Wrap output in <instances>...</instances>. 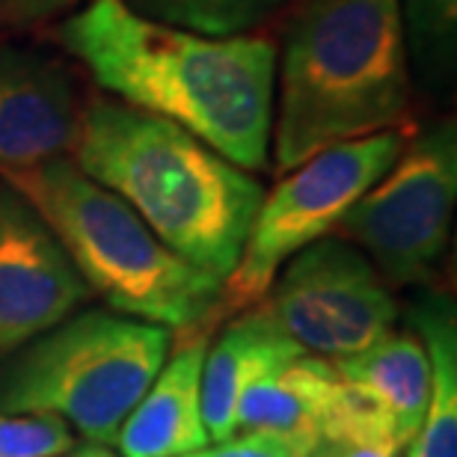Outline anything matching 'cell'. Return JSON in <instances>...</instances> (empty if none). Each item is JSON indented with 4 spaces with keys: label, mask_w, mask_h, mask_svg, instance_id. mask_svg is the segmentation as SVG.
<instances>
[{
    "label": "cell",
    "mask_w": 457,
    "mask_h": 457,
    "mask_svg": "<svg viewBox=\"0 0 457 457\" xmlns=\"http://www.w3.org/2000/svg\"><path fill=\"white\" fill-rule=\"evenodd\" d=\"M60 45L125 104L185 128L241 170L268 163L277 48L264 36H203L152 21L125 0H89Z\"/></svg>",
    "instance_id": "1"
},
{
    "label": "cell",
    "mask_w": 457,
    "mask_h": 457,
    "mask_svg": "<svg viewBox=\"0 0 457 457\" xmlns=\"http://www.w3.org/2000/svg\"><path fill=\"white\" fill-rule=\"evenodd\" d=\"M71 154L176 255L217 282L235 270L264 196L246 170L185 128L119 102L80 113Z\"/></svg>",
    "instance_id": "2"
},
{
    "label": "cell",
    "mask_w": 457,
    "mask_h": 457,
    "mask_svg": "<svg viewBox=\"0 0 457 457\" xmlns=\"http://www.w3.org/2000/svg\"><path fill=\"white\" fill-rule=\"evenodd\" d=\"M407 111L398 0H309L282 42L277 170L291 172L330 145L398 128Z\"/></svg>",
    "instance_id": "3"
},
{
    "label": "cell",
    "mask_w": 457,
    "mask_h": 457,
    "mask_svg": "<svg viewBox=\"0 0 457 457\" xmlns=\"http://www.w3.org/2000/svg\"><path fill=\"white\" fill-rule=\"evenodd\" d=\"M4 181L48 223L87 288L116 312L167 330L220 321L223 282L172 253L131 205L80 172L75 161L54 158L6 172Z\"/></svg>",
    "instance_id": "4"
},
{
    "label": "cell",
    "mask_w": 457,
    "mask_h": 457,
    "mask_svg": "<svg viewBox=\"0 0 457 457\" xmlns=\"http://www.w3.org/2000/svg\"><path fill=\"white\" fill-rule=\"evenodd\" d=\"M172 330L80 312L24 345L0 374V413L57 416L93 445L116 440L170 353Z\"/></svg>",
    "instance_id": "5"
},
{
    "label": "cell",
    "mask_w": 457,
    "mask_h": 457,
    "mask_svg": "<svg viewBox=\"0 0 457 457\" xmlns=\"http://www.w3.org/2000/svg\"><path fill=\"white\" fill-rule=\"evenodd\" d=\"M404 145L407 131L401 128L330 145L262 196L241 259L223 279L220 318L262 303L282 264L333 235L342 217L386 176Z\"/></svg>",
    "instance_id": "6"
},
{
    "label": "cell",
    "mask_w": 457,
    "mask_h": 457,
    "mask_svg": "<svg viewBox=\"0 0 457 457\" xmlns=\"http://www.w3.org/2000/svg\"><path fill=\"white\" fill-rule=\"evenodd\" d=\"M457 203V131L443 122L404 145L378 185L336 226L386 286L428 282L449 246Z\"/></svg>",
    "instance_id": "7"
},
{
    "label": "cell",
    "mask_w": 457,
    "mask_h": 457,
    "mask_svg": "<svg viewBox=\"0 0 457 457\" xmlns=\"http://www.w3.org/2000/svg\"><path fill=\"white\" fill-rule=\"evenodd\" d=\"M262 309L303 353L345 360L392 333L398 303L374 264L342 237H321L282 264Z\"/></svg>",
    "instance_id": "8"
},
{
    "label": "cell",
    "mask_w": 457,
    "mask_h": 457,
    "mask_svg": "<svg viewBox=\"0 0 457 457\" xmlns=\"http://www.w3.org/2000/svg\"><path fill=\"white\" fill-rule=\"evenodd\" d=\"M89 297L57 235L21 194L0 185V360L54 330Z\"/></svg>",
    "instance_id": "9"
},
{
    "label": "cell",
    "mask_w": 457,
    "mask_h": 457,
    "mask_svg": "<svg viewBox=\"0 0 457 457\" xmlns=\"http://www.w3.org/2000/svg\"><path fill=\"white\" fill-rule=\"evenodd\" d=\"M78 128L66 69L39 51L0 42V176L66 158Z\"/></svg>",
    "instance_id": "10"
},
{
    "label": "cell",
    "mask_w": 457,
    "mask_h": 457,
    "mask_svg": "<svg viewBox=\"0 0 457 457\" xmlns=\"http://www.w3.org/2000/svg\"><path fill=\"white\" fill-rule=\"evenodd\" d=\"M214 324L212 318L179 330L161 371L119 428V457H185L212 445L203 422V362Z\"/></svg>",
    "instance_id": "11"
},
{
    "label": "cell",
    "mask_w": 457,
    "mask_h": 457,
    "mask_svg": "<svg viewBox=\"0 0 457 457\" xmlns=\"http://www.w3.org/2000/svg\"><path fill=\"white\" fill-rule=\"evenodd\" d=\"M300 353L303 351L279 330L262 303L226 324L214 345H208L203 362V422L212 443L235 436V413L244 392Z\"/></svg>",
    "instance_id": "12"
},
{
    "label": "cell",
    "mask_w": 457,
    "mask_h": 457,
    "mask_svg": "<svg viewBox=\"0 0 457 457\" xmlns=\"http://www.w3.org/2000/svg\"><path fill=\"white\" fill-rule=\"evenodd\" d=\"M336 378L333 362L312 353H300L268 371L237 401L235 436H273L315 452L321 445V416Z\"/></svg>",
    "instance_id": "13"
},
{
    "label": "cell",
    "mask_w": 457,
    "mask_h": 457,
    "mask_svg": "<svg viewBox=\"0 0 457 457\" xmlns=\"http://www.w3.org/2000/svg\"><path fill=\"white\" fill-rule=\"evenodd\" d=\"M333 369L339 378L371 392L413 443L431 395V362L425 345L413 333L392 330L365 351L336 360Z\"/></svg>",
    "instance_id": "14"
},
{
    "label": "cell",
    "mask_w": 457,
    "mask_h": 457,
    "mask_svg": "<svg viewBox=\"0 0 457 457\" xmlns=\"http://www.w3.org/2000/svg\"><path fill=\"white\" fill-rule=\"evenodd\" d=\"M416 324L431 362V395L407 457H457V330L454 309L443 297L416 306Z\"/></svg>",
    "instance_id": "15"
},
{
    "label": "cell",
    "mask_w": 457,
    "mask_h": 457,
    "mask_svg": "<svg viewBox=\"0 0 457 457\" xmlns=\"http://www.w3.org/2000/svg\"><path fill=\"white\" fill-rule=\"evenodd\" d=\"M321 443L336 445V449H371L383 454H404L410 445L395 416L371 392L345 378H336L330 398H327Z\"/></svg>",
    "instance_id": "16"
},
{
    "label": "cell",
    "mask_w": 457,
    "mask_h": 457,
    "mask_svg": "<svg viewBox=\"0 0 457 457\" xmlns=\"http://www.w3.org/2000/svg\"><path fill=\"white\" fill-rule=\"evenodd\" d=\"M152 21L203 36H241L277 12L279 0H125Z\"/></svg>",
    "instance_id": "17"
},
{
    "label": "cell",
    "mask_w": 457,
    "mask_h": 457,
    "mask_svg": "<svg viewBox=\"0 0 457 457\" xmlns=\"http://www.w3.org/2000/svg\"><path fill=\"white\" fill-rule=\"evenodd\" d=\"M404 21L407 57L431 78L454 69L457 42V0H398Z\"/></svg>",
    "instance_id": "18"
},
{
    "label": "cell",
    "mask_w": 457,
    "mask_h": 457,
    "mask_svg": "<svg viewBox=\"0 0 457 457\" xmlns=\"http://www.w3.org/2000/svg\"><path fill=\"white\" fill-rule=\"evenodd\" d=\"M75 449V434L57 416L0 413V457H62Z\"/></svg>",
    "instance_id": "19"
},
{
    "label": "cell",
    "mask_w": 457,
    "mask_h": 457,
    "mask_svg": "<svg viewBox=\"0 0 457 457\" xmlns=\"http://www.w3.org/2000/svg\"><path fill=\"white\" fill-rule=\"evenodd\" d=\"M185 457H312V452L273 440V436H232V440L205 445Z\"/></svg>",
    "instance_id": "20"
},
{
    "label": "cell",
    "mask_w": 457,
    "mask_h": 457,
    "mask_svg": "<svg viewBox=\"0 0 457 457\" xmlns=\"http://www.w3.org/2000/svg\"><path fill=\"white\" fill-rule=\"evenodd\" d=\"M71 4H78V0H0V18L15 24L45 21Z\"/></svg>",
    "instance_id": "21"
},
{
    "label": "cell",
    "mask_w": 457,
    "mask_h": 457,
    "mask_svg": "<svg viewBox=\"0 0 457 457\" xmlns=\"http://www.w3.org/2000/svg\"><path fill=\"white\" fill-rule=\"evenodd\" d=\"M330 457H398V454H383L371 449H336V445H330Z\"/></svg>",
    "instance_id": "22"
},
{
    "label": "cell",
    "mask_w": 457,
    "mask_h": 457,
    "mask_svg": "<svg viewBox=\"0 0 457 457\" xmlns=\"http://www.w3.org/2000/svg\"><path fill=\"white\" fill-rule=\"evenodd\" d=\"M62 457H116V454H111L104 449V445H78L75 452H69V454H62Z\"/></svg>",
    "instance_id": "23"
},
{
    "label": "cell",
    "mask_w": 457,
    "mask_h": 457,
    "mask_svg": "<svg viewBox=\"0 0 457 457\" xmlns=\"http://www.w3.org/2000/svg\"><path fill=\"white\" fill-rule=\"evenodd\" d=\"M312 457H330V445L321 443V445H318V449L312 452Z\"/></svg>",
    "instance_id": "24"
}]
</instances>
